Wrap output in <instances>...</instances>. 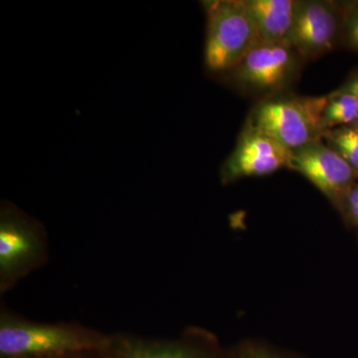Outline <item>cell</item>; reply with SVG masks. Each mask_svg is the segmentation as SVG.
I'll return each mask as SVG.
<instances>
[{"label":"cell","instance_id":"obj_11","mask_svg":"<svg viewBox=\"0 0 358 358\" xmlns=\"http://www.w3.org/2000/svg\"><path fill=\"white\" fill-rule=\"evenodd\" d=\"M358 120V100L348 93L334 91L327 95V103L322 112L324 129L352 126Z\"/></svg>","mask_w":358,"mask_h":358},{"label":"cell","instance_id":"obj_17","mask_svg":"<svg viewBox=\"0 0 358 358\" xmlns=\"http://www.w3.org/2000/svg\"><path fill=\"white\" fill-rule=\"evenodd\" d=\"M48 358H99L98 352L78 353V355H64V357Z\"/></svg>","mask_w":358,"mask_h":358},{"label":"cell","instance_id":"obj_10","mask_svg":"<svg viewBox=\"0 0 358 358\" xmlns=\"http://www.w3.org/2000/svg\"><path fill=\"white\" fill-rule=\"evenodd\" d=\"M298 0H248L259 42L284 43L293 27Z\"/></svg>","mask_w":358,"mask_h":358},{"label":"cell","instance_id":"obj_13","mask_svg":"<svg viewBox=\"0 0 358 358\" xmlns=\"http://www.w3.org/2000/svg\"><path fill=\"white\" fill-rule=\"evenodd\" d=\"M341 47L358 53V0L343 1Z\"/></svg>","mask_w":358,"mask_h":358},{"label":"cell","instance_id":"obj_9","mask_svg":"<svg viewBox=\"0 0 358 358\" xmlns=\"http://www.w3.org/2000/svg\"><path fill=\"white\" fill-rule=\"evenodd\" d=\"M289 150L267 134L243 126L236 145L220 167V181L230 185L242 178L274 173L288 167Z\"/></svg>","mask_w":358,"mask_h":358},{"label":"cell","instance_id":"obj_7","mask_svg":"<svg viewBox=\"0 0 358 358\" xmlns=\"http://www.w3.org/2000/svg\"><path fill=\"white\" fill-rule=\"evenodd\" d=\"M343 4L334 0H298L287 42L308 63L341 47Z\"/></svg>","mask_w":358,"mask_h":358},{"label":"cell","instance_id":"obj_1","mask_svg":"<svg viewBox=\"0 0 358 358\" xmlns=\"http://www.w3.org/2000/svg\"><path fill=\"white\" fill-rule=\"evenodd\" d=\"M110 334L78 322H33L0 308V358H48L99 352Z\"/></svg>","mask_w":358,"mask_h":358},{"label":"cell","instance_id":"obj_15","mask_svg":"<svg viewBox=\"0 0 358 358\" xmlns=\"http://www.w3.org/2000/svg\"><path fill=\"white\" fill-rule=\"evenodd\" d=\"M341 213H343L350 222L358 226V185L357 183L346 196Z\"/></svg>","mask_w":358,"mask_h":358},{"label":"cell","instance_id":"obj_12","mask_svg":"<svg viewBox=\"0 0 358 358\" xmlns=\"http://www.w3.org/2000/svg\"><path fill=\"white\" fill-rule=\"evenodd\" d=\"M322 141L350 164L358 178V129L353 126L329 129Z\"/></svg>","mask_w":358,"mask_h":358},{"label":"cell","instance_id":"obj_16","mask_svg":"<svg viewBox=\"0 0 358 358\" xmlns=\"http://www.w3.org/2000/svg\"><path fill=\"white\" fill-rule=\"evenodd\" d=\"M339 93H348L358 100V67L348 77L345 83L336 90Z\"/></svg>","mask_w":358,"mask_h":358},{"label":"cell","instance_id":"obj_4","mask_svg":"<svg viewBox=\"0 0 358 358\" xmlns=\"http://www.w3.org/2000/svg\"><path fill=\"white\" fill-rule=\"evenodd\" d=\"M206 30L205 70L218 78L235 65L259 42L255 18L248 0L204 1Z\"/></svg>","mask_w":358,"mask_h":358},{"label":"cell","instance_id":"obj_5","mask_svg":"<svg viewBox=\"0 0 358 358\" xmlns=\"http://www.w3.org/2000/svg\"><path fill=\"white\" fill-rule=\"evenodd\" d=\"M50 247L43 224L13 202L0 204V296L49 261Z\"/></svg>","mask_w":358,"mask_h":358},{"label":"cell","instance_id":"obj_18","mask_svg":"<svg viewBox=\"0 0 358 358\" xmlns=\"http://www.w3.org/2000/svg\"><path fill=\"white\" fill-rule=\"evenodd\" d=\"M353 127H355V128H357L358 129V120H357V122H355V124H352Z\"/></svg>","mask_w":358,"mask_h":358},{"label":"cell","instance_id":"obj_8","mask_svg":"<svg viewBox=\"0 0 358 358\" xmlns=\"http://www.w3.org/2000/svg\"><path fill=\"white\" fill-rule=\"evenodd\" d=\"M287 169L305 176L339 212L357 178L350 164L324 141L291 150Z\"/></svg>","mask_w":358,"mask_h":358},{"label":"cell","instance_id":"obj_3","mask_svg":"<svg viewBox=\"0 0 358 358\" xmlns=\"http://www.w3.org/2000/svg\"><path fill=\"white\" fill-rule=\"evenodd\" d=\"M326 103L327 96H301L293 91L278 94L254 103L244 126L267 134L291 152L322 141Z\"/></svg>","mask_w":358,"mask_h":358},{"label":"cell","instance_id":"obj_14","mask_svg":"<svg viewBox=\"0 0 358 358\" xmlns=\"http://www.w3.org/2000/svg\"><path fill=\"white\" fill-rule=\"evenodd\" d=\"M227 358H299L264 345L259 341H245L234 348L227 350Z\"/></svg>","mask_w":358,"mask_h":358},{"label":"cell","instance_id":"obj_6","mask_svg":"<svg viewBox=\"0 0 358 358\" xmlns=\"http://www.w3.org/2000/svg\"><path fill=\"white\" fill-rule=\"evenodd\" d=\"M99 358H227L217 338L199 327H188L173 338L129 333L110 334Z\"/></svg>","mask_w":358,"mask_h":358},{"label":"cell","instance_id":"obj_2","mask_svg":"<svg viewBox=\"0 0 358 358\" xmlns=\"http://www.w3.org/2000/svg\"><path fill=\"white\" fill-rule=\"evenodd\" d=\"M306 64L299 52L288 42H258L237 65L216 79L256 103L293 91Z\"/></svg>","mask_w":358,"mask_h":358}]
</instances>
